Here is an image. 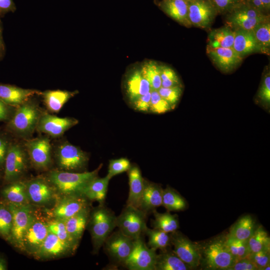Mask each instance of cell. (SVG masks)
Wrapping results in <instances>:
<instances>
[{
	"instance_id": "6da1fadb",
	"label": "cell",
	"mask_w": 270,
	"mask_h": 270,
	"mask_svg": "<svg viewBox=\"0 0 270 270\" xmlns=\"http://www.w3.org/2000/svg\"><path fill=\"white\" fill-rule=\"evenodd\" d=\"M33 98L16 108L7 122L6 128L8 132L26 138L30 137L36 130L42 111L38 102Z\"/></svg>"
},
{
	"instance_id": "7a4b0ae2",
	"label": "cell",
	"mask_w": 270,
	"mask_h": 270,
	"mask_svg": "<svg viewBox=\"0 0 270 270\" xmlns=\"http://www.w3.org/2000/svg\"><path fill=\"white\" fill-rule=\"evenodd\" d=\"M102 166V164H101L92 172H82L54 170L48 172L46 178L54 190L62 196L82 194L84 188L88 183L98 176Z\"/></svg>"
},
{
	"instance_id": "3957f363",
	"label": "cell",
	"mask_w": 270,
	"mask_h": 270,
	"mask_svg": "<svg viewBox=\"0 0 270 270\" xmlns=\"http://www.w3.org/2000/svg\"><path fill=\"white\" fill-rule=\"evenodd\" d=\"M116 216L104 204H99L90 214L88 224L93 246V252L98 253L104 242L116 227Z\"/></svg>"
},
{
	"instance_id": "277c9868",
	"label": "cell",
	"mask_w": 270,
	"mask_h": 270,
	"mask_svg": "<svg viewBox=\"0 0 270 270\" xmlns=\"http://www.w3.org/2000/svg\"><path fill=\"white\" fill-rule=\"evenodd\" d=\"M58 166L66 171L83 170L88 160V154L67 141L59 142L54 150Z\"/></svg>"
},
{
	"instance_id": "5b68a950",
	"label": "cell",
	"mask_w": 270,
	"mask_h": 270,
	"mask_svg": "<svg viewBox=\"0 0 270 270\" xmlns=\"http://www.w3.org/2000/svg\"><path fill=\"white\" fill-rule=\"evenodd\" d=\"M208 270H228L236 261L224 243V238L202 246V260Z\"/></svg>"
},
{
	"instance_id": "8992f818",
	"label": "cell",
	"mask_w": 270,
	"mask_h": 270,
	"mask_svg": "<svg viewBox=\"0 0 270 270\" xmlns=\"http://www.w3.org/2000/svg\"><path fill=\"white\" fill-rule=\"evenodd\" d=\"M147 215L138 208L126 204L116 216V227L122 234L134 239L144 236Z\"/></svg>"
},
{
	"instance_id": "52a82bcc",
	"label": "cell",
	"mask_w": 270,
	"mask_h": 270,
	"mask_svg": "<svg viewBox=\"0 0 270 270\" xmlns=\"http://www.w3.org/2000/svg\"><path fill=\"white\" fill-rule=\"evenodd\" d=\"M28 158L24 144L12 140L4 164V180L5 182L10 183L19 180L26 169Z\"/></svg>"
},
{
	"instance_id": "ba28073f",
	"label": "cell",
	"mask_w": 270,
	"mask_h": 270,
	"mask_svg": "<svg viewBox=\"0 0 270 270\" xmlns=\"http://www.w3.org/2000/svg\"><path fill=\"white\" fill-rule=\"evenodd\" d=\"M134 240L118 230L112 232L107 238L103 246L106 254L114 266H124L132 252Z\"/></svg>"
},
{
	"instance_id": "9c48e42d",
	"label": "cell",
	"mask_w": 270,
	"mask_h": 270,
	"mask_svg": "<svg viewBox=\"0 0 270 270\" xmlns=\"http://www.w3.org/2000/svg\"><path fill=\"white\" fill-rule=\"evenodd\" d=\"M5 202L12 216V225L8 240L22 250V238L33 218L34 212L30 204H16Z\"/></svg>"
},
{
	"instance_id": "30bf717a",
	"label": "cell",
	"mask_w": 270,
	"mask_h": 270,
	"mask_svg": "<svg viewBox=\"0 0 270 270\" xmlns=\"http://www.w3.org/2000/svg\"><path fill=\"white\" fill-rule=\"evenodd\" d=\"M170 236L174 252L191 269L196 268L202 260V246L176 230L170 233Z\"/></svg>"
},
{
	"instance_id": "8fae6325",
	"label": "cell",
	"mask_w": 270,
	"mask_h": 270,
	"mask_svg": "<svg viewBox=\"0 0 270 270\" xmlns=\"http://www.w3.org/2000/svg\"><path fill=\"white\" fill-rule=\"evenodd\" d=\"M24 146L28 158L36 168L46 170L50 167L53 150L48 138L40 136L28 140Z\"/></svg>"
},
{
	"instance_id": "7c38bea8",
	"label": "cell",
	"mask_w": 270,
	"mask_h": 270,
	"mask_svg": "<svg viewBox=\"0 0 270 270\" xmlns=\"http://www.w3.org/2000/svg\"><path fill=\"white\" fill-rule=\"evenodd\" d=\"M144 236L135 239L134 248L124 266L130 270H155L156 250L149 248Z\"/></svg>"
},
{
	"instance_id": "4fadbf2b",
	"label": "cell",
	"mask_w": 270,
	"mask_h": 270,
	"mask_svg": "<svg viewBox=\"0 0 270 270\" xmlns=\"http://www.w3.org/2000/svg\"><path fill=\"white\" fill-rule=\"evenodd\" d=\"M264 12L250 5L236 8L228 18V22L237 29L252 30L258 24L268 21Z\"/></svg>"
},
{
	"instance_id": "5bb4252c",
	"label": "cell",
	"mask_w": 270,
	"mask_h": 270,
	"mask_svg": "<svg viewBox=\"0 0 270 270\" xmlns=\"http://www.w3.org/2000/svg\"><path fill=\"white\" fill-rule=\"evenodd\" d=\"M90 201L82 194L63 196L57 201L50 214L54 218L64 220L90 208Z\"/></svg>"
},
{
	"instance_id": "9a60e30c",
	"label": "cell",
	"mask_w": 270,
	"mask_h": 270,
	"mask_svg": "<svg viewBox=\"0 0 270 270\" xmlns=\"http://www.w3.org/2000/svg\"><path fill=\"white\" fill-rule=\"evenodd\" d=\"M48 233L47 221L34 214L22 238V250L34 255L44 242Z\"/></svg>"
},
{
	"instance_id": "2e32d148",
	"label": "cell",
	"mask_w": 270,
	"mask_h": 270,
	"mask_svg": "<svg viewBox=\"0 0 270 270\" xmlns=\"http://www.w3.org/2000/svg\"><path fill=\"white\" fill-rule=\"evenodd\" d=\"M78 122L73 118H60L42 112L36 130L52 138H58Z\"/></svg>"
},
{
	"instance_id": "e0dca14e",
	"label": "cell",
	"mask_w": 270,
	"mask_h": 270,
	"mask_svg": "<svg viewBox=\"0 0 270 270\" xmlns=\"http://www.w3.org/2000/svg\"><path fill=\"white\" fill-rule=\"evenodd\" d=\"M76 248L48 232L44 242L34 256L38 259L55 258L74 252Z\"/></svg>"
},
{
	"instance_id": "ac0fdd59",
	"label": "cell",
	"mask_w": 270,
	"mask_h": 270,
	"mask_svg": "<svg viewBox=\"0 0 270 270\" xmlns=\"http://www.w3.org/2000/svg\"><path fill=\"white\" fill-rule=\"evenodd\" d=\"M216 10L208 0H194L188 2L189 20L195 26L206 28L212 22Z\"/></svg>"
},
{
	"instance_id": "d6986e66",
	"label": "cell",
	"mask_w": 270,
	"mask_h": 270,
	"mask_svg": "<svg viewBox=\"0 0 270 270\" xmlns=\"http://www.w3.org/2000/svg\"><path fill=\"white\" fill-rule=\"evenodd\" d=\"M30 202L44 205L54 198V188L46 178L36 177L26 182Z\"/></svg>"
},
{
	"instance_id": "ffe728a7",
	"label": "cell",
	"mask_w": 270,
	"mask_h": 270,
	"mask_svg": "<svg viewBox=\"0 0 270 270\" xmlns=\"http://www.w3.org/2000/svg\"><path fill=\"white\" fill-rule=\"evenodd\" d=\"M207 52L214 63L224 72L232 70L242 62V57L232 48H212L208 46Z\"/></svg>"
},
{
	"instance_id": "44dd1931",
	"label": "cell",
	"mask_w": 270,
	"mask_h": 270,
	"mask_svg": "<svg viewBox=\"0 0 270 270\" xmlns=\"http://www.w3.org/2000/svg\"><path fill=\"white\" fill-rule=\"evenodd\" d=\"M40 92L36 90L0 84V100L14 108L18 107L36 94L40 95Z\"/></svg>"
},
{
	"instance_id": "7402d4cb",
	"label": "cell",
	"mask_w": 270,
	"mask_h": 270,
	"mask_svg": "<svg viewBox=\"0 0 270 270\" xmlns=\"http://www.w3.org/2000/svg\"><path fill=\"white\" fill-rule=\"evenodd\" d=\"M162 190L160 184L144 180V189L138 208L148 214L162 206Z\"/></svg>"
},
{
	"instance_id": "603a6c76",
	"label": "cell",
	"mask_w": 270,
	"mask_h": 270,
	"mask_svg": "<svg viewBox=\"0 0 270 270\" xmlns=\"http://www.w3.org/2000/svg\"><path fill=\"white\" fill-rule=\"evenodd\" d=\"M127 172L130 190L126 204L138 208L144 189V179L140 168L136 164H131Z\"/></svg>"
},
{
	"instance_id": "cb8c5ba5",
	"label": "cell",
	"mask_w": 270,
	"mask_h": 270,
	"mask_svg": "<svg viewBox=\"0 0 270 270\" xmlns=\"http://www.w3.org/2000/svg\"><path fill=\"white\" fill-rule=\"evenodd\" d=\"M160 6L168 16L187 26H192L188 16V2L186 0H162Z\"/></svg>"
},
{
	"instance_id": "d4e9b609",
	"label": "cell",
	"mask_w": 270,
	"mask_h": 270,
	"mask_svg": "<svg viewBox=\"0 0 270 270\" xmlns=\"http://www.w3.org/2000/svg\"><path fill=\"white\" fill-rule=\"evenodd\" d=\"M126 88L127 96L132 102L152 90L140 69L134 70L128 76Z\"/></svg>"
},
{
	"instance_id": "484cf974",
	"label": "cell",
	"mask_w": 270,
	"mask_h": 270,
	"mask_svg": "<svg viewBox=\"0 0 270 270\" xmlns=\"http://www.w3.org/2000/svg\"><path fill=\"white\" fill-rule=\"evenodd\" d=\"M232 48L242 57L260 50L252 31L242 29L235 31Z\"/></svg>"
},
{
	"instance_id": "4316f807",
	"label": "cell",
	"mask_w": 270,
	"mask_h": 270,
	"mask_svg": "<svg viewBox=\"0 0 270 270\" xmlns=\"http://www.w3.org/2000/svg\"><path fill=\"white\" fill-rule=\"evenodd\" d=\"M78 93L77 90H46L41 92L40 95L46 108L52 112L58 113L64 105Z\"/></svg>"
},
{
	"instance_id": "83f0119b",
	"label": "cell",
	"mask_w": 270,
	"mask_h": 270,
	"mask_svg": "<svg viewBox=\"0 0 270 270\" xmlns=\"http://www.w3.org/2000/svg\"><path fill=\"white\" fill-rule=\"evenodd\" d=\"M2 196L6 202L26 204L30 202L28 196L26 182L17 180L11 182L1 190Z\"/></svg>"
},
{
	"instance_id": "f1b7e54d",
	"label": "cell",
	"mask_w": 270,
	"mask_h": 270,
	"mask_svg": "<svg viewBox=\"0 0 270 270\" xmlns=\"http://www.w3.org/2000/svg\"><path fill=\"white\" fill-rule=\"evenodd\" d=\"M90 214L88 208L64 220L69 236L78 244L88 225Z\"/></svg>"
},
{
	"instance_id": "f546056e",
	"label": "cell",
	"mask_w": 270,
	"mask_h": 270,
	"mask_svg": "<svg viewBox=\"0 0 270 270\" xmlns=\"http://www.w3.org/2000/svg\"><path fill=\"white\" fill-rule=\"evenodd\" d=\"M110 180L107 176L104 178L97 176L86 186L82 194L90 201H96L100 204H104Z\"/></svg>"
},
{
	"instance_id": "4dcf8cb0",
	"label": "cell",
	"mask_w": 270,
	"mask_h": 270,
	"mask_svg": "<svg viewBox=\"0 0 270 270\" xmlns=\"http://www.w3.org/2000/svg\"><path fill=\"white\" fill-rule=\"evenodd\" d=\"M190 267L168 248L157 254L155 270H188Z\"/></svg>"
},
{
	"instance_id": "1f68e13d",
	"label": "cell",
	"mask_w": 270,
	"mask_h": 270,
	"mask_svg": "<svg viewBox=\"0 0 270 270\" xmlns=\"http://www.w3.org/2000/svg\"><path fill=\"white\" fill-rule=\"evenodd\" d=\"M256 228L254 219L250 216L246 215L236 222L230 228L228 235L238 240H248Z\"/></svg>"
},
{
	"instance_id": "d6a6232c",
	"label": "cell",
	"mask_w": 270,
	"mask_h": 270,
	"mask_svg": "<svg viewBox=\"0 0 270 270\" xmlns=\"http://www.w3.org/2000/svg\"><path fill=\"white\" fill-rule=\"evenodd\" d=\"M154 219L152 220L151 225L156 228L166 233H172L179 228V222L177 214H172L169 212L159 213L156 210L152 212Z\"/></svg>"
},
{
	"instance_id": "836d02e7",
	"label": "cell",
	"mask_w": 270,
	"mask_h": 270,
	"mask_svg": "<svg viewBox=\"0 0 270 270\" xmlns=\"http://www.w3.org/2000/svg\"><path fill=\"white\" fill-rule=\"evenodd\" d=\"M235 31L226 27L216 29L208 36V46L212 48H232Z\"/></svg>"
},
{
	"instance_id": "e575fe53",
	"label": "cell",
	"mask_w": 270,
	"mask_h": 270,
	"mask_svg": "<svg viewBox=\"0 0 270 270\" xmlns=\"http://www.w3.org/2000/svg\"><path fill=\"white\" fill-rule=\"evenodd\" d=\"M168 212L181 211L187 207L185 199L175 190L167 186L162 190V204Z\"/></svg>"
},
{
	"instance_id": "d590c367",
	"label": "cell",
	"mask_w": 270,
	"mask_h": 270,
	"mask_svg": "<svg viewBox=\"0 0 270 270\" xmlns=\"http://www.w3.org/2000/svg\"><path fill=\"white\" fill-rule=\"evenodd\" d=\"M248 244L250 253L270 251V238L262 226L256 228L248 239Z\"/></svg>"
},
{
	"instance_id": "8d00e7d4",
	"label": "cell",
	"mask_w": 270,
	"mask_h": 270,
	"mask_svg": "<svg viewBox=\"0 0 270 270\" xmlns=\"http://www.w3.org/2000/svg\"><path fill=\"white\" fill-rule=\"evenodd\" d=\"M144 234L148 238V246L155 250H164L170 245V236L168 233L156 228L146 226Z\"/></svg>"
},
{
	"instance_id": "74e56055",
	"label": "cell",
	"mask_w": 270,
	"mask_h": 270,
	"mask_svg": "<svg viewBox=\"0 0 270 270\" xmlns=\"http://www.w3.org/2000/svg\"><path fill=\"white\" fill-rule=\"evenodd\" d=\"M140 70L149 82L152 90H158L162 86L160 65L154 61H147L144 62Z\"/></svg>"
},
{
	"instance_id": "f35d334b",
	"label": "cell",
	"mask_w": 270,
	"mask_h": 270,
	"mask_svg": "<svg viewBox=\"0 0 270 270\" xmlns=\"http://www.w3.org/2000/svg\"><path fill=\"white\" fill-rule=\"evenodd\" d=\"M224 244L236 260L248 257L250 251L248 240H238L228 234L224 238Z\"/></svg>"
},
{
	"instance_id": "ab89813d",
	"label": "cell",
	"mask_w": 270,
	"mask_h": 270,
	"mask_svg": "<svg viewBox=\"0 0 270 270\" xmlns=\"http://www.w3.org/2000/svg\"><path fill=\"white\" fill-rule=\"evenodd\" d=\"M260 50L267 52L270 46V24L269 21L262 22L252 30Z\"/></svg>"
},
{
	"instance_id": "60d3db41",
	"label": "cell",
	"mask_w": 270,
	"mask_h": 270,
	"mask_svg": "<svg viewBox=\"0 0 270 270\" xmlns=\"http://www.w3.org/2000/svg\"><path fill=\"white\" fill-rule=\"evenodd\" d=\"M47 224L49 232L54 234L62 241L76 248L78 247V244L76 243L69 236L64 220L54 218L47 221Z\"/></svg>"
},
{
	"instance_id": "b9f144b4",
	"label": "cell",
	"mask_w": 270,
	"mask_h": 270,
	"mask_svg": "<svg viewBox=\"0 0 270 270\" xmlns=\"http://www.w3.org/2000/svg\"><path fill=\"white\" fill-rule=\"evenodd\" d=\"M12 225V214L5 202H0V236L8 240Z\"/></svg>"
},
{
	"instance_id": "7bdbcfd3",
	"label": "cell",
	"mask_w": 270,
	"mask_h": 270,
	"mask_svg": "<svg viewBox=\"0 0 270 270\" xmlns=\"http://www.w3.org/2000/svg\"><path fill=\"white\" fill-rule=\"evenodd\" d=\"M256 102L264 110L270 111V74L269 72H268L263 76L256 95Z\"/></svg>"
},
{
	"instance_id": "ee69618b",
	"label": "cell",
	"mask_w": 270,
	"mask_h": 270,
	"mask_svg": "<svg viewBox=\"0 0 270 270\" xmlns=\"http://www.w3.org/2000/svg\"><path fill=\"white\" fill-rule=\"evenodd\" d=\"M150 111L156 114H163L172 110L173 108L159 94L157 90H151Z\"/></svg>"
},
{
	"instance_id": "f6af8a7d",
	"label": "cell",
	"mask_w": 270,
	"mask_h": 270,
	"mask_svg": "<svg viewBox=\"0 0 270 270\" xmlns=\"http://www.w3.org/2000/svg\"><path fill=\"white\" fill-rule=\"evenodd\" d=\"M160 68L161 87L168 88L181 86L180 78L173 69L165 65H160Z\"/></svg>"
},
{
	"instance_id": "bcb514c9",
	"label": "cell",
	"mask_w": 270,
	"mask_h": 270,
	"mask_svg": "<svg viewBox=\"0 0 270 270\" xmlns=\"http://www.w3.org/2000/svg\"><path fill=\"white\" fill-rule=\"evenodd\" d=\"M160 95L174 108L180 99L182 92V86L168 88L160 87L158 90Z\"/></svg>"
},
{
	"instance_id": "7dc6e473",
	"label": "cell",
	"mask_w": 270,
	"mask_h": 270,
	"mask_svg": "<svg viewBox=\"0 0 270 270\" xmlns=\"http://www.w3.org/2000/svg\"><path fill=\"white\" fill-rule=\"evenodd\" d=\"M131 166L130 160L126 158L110 160L109 161L107 176L112 178L113 176L127 172Z\"/></svg>"
},
{
	"instance_id": "c3c4849f",
	"label": "cell",
	"mask_w": 270,
	"mask_h": 270,
	"mask_svg": "<svg viewBox=\"0 0 270 270\" xmlns=\"http://www.w3.org/2000/svg\"><path fill=\"white\" fill-rule=\"evenodd\" d=\"M270 251H260L250 253L248 258L252 262L257 270H263L266 266L270 264Z\"/></svg>"
},
{
	"instance_id": "681fc988",
	"label": "cell",
	"mask_w": 270,
	"mask_h": 270,
	"mask_svg": "<svg viewBox=\"0 0 270 270\" xmlns=\"http://www.w3.org/2000/svg\"><path fill=\"white\" fill-rule=\"evenodd\" d=\"M11 141L7 133L0 130V168L4 166L6 157Z\"/></svg>"
},
{
	"instance_id": "f907efd6",
	"label": "cell",
	"mask_w": 270,
	"mask_h": 270,
	"mask_svg": "<svg viewBox=\"0 0 270 270\" xmlns=\"http://www.w3.org/2000/svg\"><path fill=\"white\" fill-rule=\"evenodd\" d=\"M151 90L145 94L141 96L132 103L134 108L142 112L150 111V106Z\"/></svg>"
},
{
	"instance_id": "816d5d0a",
	"label": "cell",
	"mask_w": 270,
	"mask_h": 270,
	"mask_svg": "<svg viewBox=\"0 0 270 270\" xmlns=\"http://www.w3.org/2000/svg\"><path fill=\"white\" fill-rule=\"evenodd\" d=\"M228 270H257V268L247 257L236 260Z\"/></svg>"
},
{
	"instance_id": "f5cc1de1",
	"label": "cell",
	"mask_w": 270,
	"mask_h": 270,
	"mask_svg": "<svg viewBox=\"0 0 270 270\" xmlns=\"http://www.w3.org/2000/svg\"><path fill=\"white\" fill-rule=\"evenodd\" d=\"M16 108L8 106L0 100V122H6L12 116Z\"/></svg>"
},
{
	"instance_id": "db71d44e",
	"label": "cell",
	"mask_w": 270,
	"mask_h": 270,
	"mask_svg": "<svg viewBox=\"0 0 270 270\" xmlns=\"http://www.w3.org/2000/svg\"><path fill=\"white\" fill-rule=\"evenodd\" d=\"M16 9L13 0H0V19L6 14L14 12Z\"/></svg>"
},
{
	"instance_id": "11a10c76",
	"label": "cell",
	"mask_w": 270,
	"mask_h": 270,
	"mask_svg": "<svg viewBox=\"0 0 270 270\" xmlns=\"http://www.w3.org/2000/svg\"><path fill=\"white\" fill-rule=\"evenodd\" d=\"M250 6L264 12L270 10V0H248Z\"/></svg>"
},
{
	"instance_id": "9f6ffc18",
	"label": "cell",
	"mask_w": 270,
	"mask_h": 270,
	"mask_svg": "<svg viewBox=\"0 0 270 270\" xmlns=\"http://www.w3.org/2000/svg\"><path fill=\"white\" fill-rule=\"evenodd\" d=\"M214 4L222 10H227L232 8L236 4V0H212Z\"/></svg>"
},
{
	"instance_id": "6f0895ef",
	"label": "cell",
	"mask_w": 270,
	"mask_h": 270,
	"mask_svg": "<svg viewBox=\"0 0 270 270\" xmlns=\"http://www.w3.org/2000/svg\"><path fill=\"white\" fill-rule=\"evenodd\" d=\"M6 52V48L2 37V25L0 19V61L4 58Z\"/></svg>"
},
{
	"instance_id": "680465c9",
	"label": "cell",
	"mask_w": 270,
	"mask_h": 270,
	"mask_svg": "<svg viewBox=\"0 0 270 270\" xmlns=\"http://www.w3.org/2000/svg\"><path fill=\"white\" fill-rule=\"evenodd\" d=\"M7 269V266L6 260L0 256V270H6Z\"/></svg>"
},
{
	"instance_id": "91938a15",
	"label": "cell",
	"mask_w": 270,
	"mask_h": 270,
	"mask_svg": "<svg viewBox=\"0 0 270 270\" xmlns=\"http://www.w3.org/2000/svg\"><path fill=\"white\" fill-rule=\"evenodd\" d=\"M186 1L188 2H192L194 0H186Z\"/></svg>"
}]
</instances>
